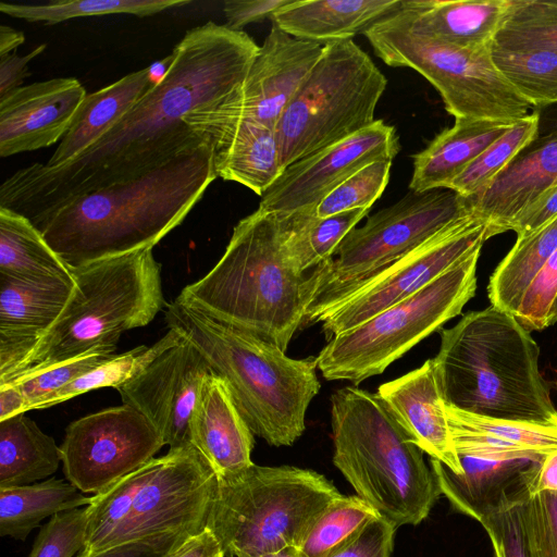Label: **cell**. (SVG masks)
<instances>
[{
  "label": "cell",
  "mask_w": 557,
  "mask_h": 557,
  "mask_svg": "<svg viewBox=\"0 0 557 557\" xmlns=\"http://www.w3.org/2000/svg\"><path fill=\"white\" fill-rule=\"evenodd\" d=\"M259 46L244 30L207 22L172 51L165 76L92 147L57 168L33 163L0 187V207L35 223L61 202L152 168L203 135L184 122L230 95L245 78Z\"/></svg>",
  "instance_id": "6da1fadb"
},
{
  "label": "cell",
  "mask_w": 557,
  "mask_h": 557,
  "mask_svg": "<svg viewBox=\"0 0 557 557\" xmlns=\"http://www.w3.org/2000/svg\"><path fill=\"white\" fill-rule=\"evenodd\" d=\"M215 178L212 147L203 135L152 168L66 199L33 224L74 270L152 248L184 221Z\"/></svg>",
  "instance_id": "7a4b0ae2"
},
{
  "label": "cell",
  "mask_w": 557,
  "mask_h": 557,
  "mask_svg": "<svg viewBox=\"0 0 557 557\" xmlns=\"http://www.w3.org/2000/svg\"><path fill=\"white\" fill-rule=\"evenodd\" d=\"M440 335L432 360L446 405L494 419L557 421L540 347L512 314L491 305L467 312Z\"/></svg>",
  "instance_id": "3957f363"
},
{
  "label": "cell",
  "mask_w": 557,
  "mask_h": 557,
  "mask_svg": "<svg viewBox=\"0 0 557 557\" xmlns=\"http://www.w3.org/2000/svg\"><path fill=\"white\" fill-rule=\"evenodd\" d=\"M286 237L285 215L258 208L235 225L215 265L177 297L286 351L309 305L308 272Z\"/></svg>",
  "instance_id": "277c9868"
},
{
  "label": "cell",
  "mask_w": 557,
  "mask_h": 557,
  "mask_svg": "<svg viewBox=\"0 0 557 557\" xmlns=\"http://www.w3.org/2000/svg\"><path fill=\"white\" fill-rule=\"evenodd\" d=\"M165 323L223 379L255 435L276 447L302 435L307 409L320 391L317 357L289 358L276 345L178 297L166 306Z\"/></svg>",
  "instance_id": "5b68a950"
},
{
  "label": "cell",
  "mask_w": 557,
  "mask_h": 557,
  "mask_svg": "<svg viewBox=\"0 0 557 557\" xmlns=\"http://www.w3.org/2000/svg\"><path fill=\"white\" fill-rule=\"evenodd\" d=\"M333 462L380 517L416 525L442 495L422 449L377 393L346 386L331 396Z\"/></svg>",
  "instance_id": "8992f818"
},
{
  "label": "cell",
  "mask_w": 557,
  "mask_h": 557,
  "mask_svg": "<svg viewBox=\"0 0 557 557\" xmlns=\"http://www.w3.org/2000/svg\"><path fill=\"white\" fill-rule=\"evenodd\" d=\"M216 474L193 445L171 448L92 495L86 506L85 554L162 533L207 528Z\"/></svg>",
  "instance_id": "52a82bcc"
},
{
  "label": "cell",
  "mask_w": 557,
  "mask_h": 557,
  "mask_svg": "<svg viewBox=\"0 0 557 557\" xmlns=\"http://www.w3.org/2000/svg\"><path fill=\"white\" fill-rule=\"evenodd\" d=\"M72 271L75 285L61 315L16 370L0 382L96 347H116L122 333L149 324L164 305L161 268L152 248Z\"/></svg>",
  "instance_id": "ba28073f"
},
{
  "label": "cell",
  "mask_w": 557,
  "mask_h": 557,
  "mask_svg": "<svg viewBox=\"0 0 557 557\" xmlns=\"http://www.w3.org/2000/svg\"><path fill=\"white\" fill-rule=\"evenodd\" d=\"M339 495L317 471L252 463L216 478L207 528L225 557H261L298 548L318 516Z\"/></svg>",
  "instance_id": "9c48e42d"
},
{
  "label": "cell",
  "mask_w": 557,
  "mask_h": 557,
  "mask_svg": "<svg viewBox=\"0 0 557 557\" xmlns=\"http://www.w3.org/2000/svg\"><path fill=\"white\" fill-rule=\"evenodd\" d=\"M473 213L467 198L449 188L409 191L352 228L334 255L308 272L306 324L322 322L363 283L455 221Z\"/></svg>",
  "instance_id": "30bf717a"
},
{
  "label": "cell",
  "mask_w": 557,
  "mask_h": 557,
  "mask_svg": "<svg viewBox=\"0 0 557 557\" xmlns=\"http://www.w3.org/2000/svg\"><path fill=\"white\" fill-rule=\"evenodd\" d=\"M386 86L352 39L326 42L275 127L283 170L370 126Z\"/></svg>",
  "instance_id": "8fae6325"
},
{
  "label": "cell",
  "mask_w": 557,
  "mask_h": 557,
  "mask_svg": "<svg viewBox=\"0 0 557 557\" xmlns=\"http://www.w3.org/2000/svg\"><path fill=\"white\" fill-rule=\"evenodd\" d=\"M363 35L385 64L412 69L428 79L455 120L518 122L533 112L495 65L493 45L447 44L416 30L398 11Z\"/></svg>",
  "instance_id": "7c38bea8"
},
{
  "label": "cell",
  "mask_w": 557,
  "mask_h": 557,
  "mask_svg": "<svg viewBox=\"0 0 557 557\" xmlns=\"http://www.w3.org/2000/svg\"><path fill=\"white\" fill-rule=\"evenodd\" d=\"M478 249L412 296L367 322L333 336L317 357L327 381L355 385L381 374L453 318L475 295Z\"/></svg>",
  "instance_id": "4fadbf2b"
},
{
  "label": "cell",
  "mask_w": 557,
  "mask_h": 557,
  "mask_svg": "<svg viewBox=\"0 0 557 557\" xmlns=\"http://www.w3.org/2000/svg\"><path fill=\"white\" fill-rule=\"evenodd\" d=\"M164 445L138 410L110 407L67 425L60 446L63 473L81 492L96 495L153 459Z\"/></svg>",
  "instance_id": "5bb4252c"
},
{
  "label": "cell",
  "mask_w": 557,
  "mask_h": 557,
  "mask_svg": "<svg viewBox=\"0 0 557 557\" xmlns=\"http://www.w3.org/2000/svg\"><path fill=\"white\" fill-rule=\"evenodd\" d=\"M488 238L487 225L474 212L455 221L363 283L325 315L322 331L332 338L367 322L481 249Z\"/></svg>",
  "instance_id": "9a60e30c"
},
{
  "label": "cell",
  "mask_w": 557,
  "mask_h": 557,
  "mask_svg": "<svg viewBox=\"0 0 557 557\" xmlns=\"http://www.w3.org/2000/svg\"><path fill=\"white\" fill-rule=\"evenodd\" d=\"M324 45L296 38L272 24L244 81L220 102L185 115L184 122L191 126L247 120L275 129L287 104L320 59Z\"/></svg>",
  "instance_id": "2e32d148"
},
{
  "label": "cell",
  "mask_w": 557,
  "mask_h": 557,
  "mask_svg": "<svg viewBox=\"0 0 557 557\" xmlns=\"http://www.w3.org/2000/svg\"><path fill=\"white\" fill-rule=\"evenodd\" d=\"M400 150L393 125L375 120L357 134L285 168L263 194L259 208L283 214L315 212L317 206L349 176Z\"/></svg>",
  "instance_id": "e0dca14e"
},
{
  "label": "cell",
  "mask_w": 557,
  "mask_h": 557,
  "mask_svg": "<svg viewBox=\"0 0 557 557\" xmlns=\"http://www.w3.org/2000/svg\"><path fill=\"white\" fill-rule=\"evenodd\" d=\"M212 372L205 356L182 336L116 391L124 405L149 420L170 449L181 448L191 445V419Z\"/></svg>",
  "instance_id": "ac0fdd59"
},
{
  "label": "cell",
  "mask_w": 557,
  "mask_h": 557,
  "mask_svg": "<svg viewBox=\"0 0 557 557\" xmlns=\"http://www.w3.org/2000/svg\"><path fill=\"white\" fill-rule=\"evenodd\" d=\"M86 96L76 78L58 77L20 87L0 99V157L62 139Z\"/></svg>",
  "instance_id": "d6986e66"
},
{
  "label": "cell",
  "mask_w": 557,
  "mask_h": 557,
  "mask_svg": "<svg viewBox=\"0 0 557 557\" xmlns=\"http://www.w3.org/2000/svg\"><path fill=\"white\" fill-rule=\"evenodd\" d=\"M75 282L0 274V381L10 376L65 308Z\"/></svg>",
  "instance_id": "ffe728a7"
},
{
  "label": "cell",
  "mask_w": 557,
  "mask_h": 557,
  "mask_svg": "<svg viewBox=\"0 0 557 557\" xmlns=\"http://www.w3.org/2000/svg\"><path fill=\"white\" fill-rule=\"evenodd\" d=\"M377 394L423 453L462 473L432 359L380 385Z\"/></svg>",
  "instance_id": "44dd1931"
},
{
  "label": "cell",
  "mask_w": 557,
  "mask_h": 557,
  "mask_svg": "<svg viewBox=\"0 0 557 557\" xmlns=\"http://www.w3.org/2000/svg\"><path fill=\"white\" fill-rule=\"evenodd\" d=\"M557 185V132L541 134L478 196L468 199L488 237L509 231L515 218Z\"/></svg>",
  "instance_id": "7402d4cb"
},
{
  "label": "cell",
  "mask_w": 557,
  "mask_h": 557,
  "mask_svg": "<svg viewBox=\"0 0 557 557\" xmlns=\"http://www.w3.org/2000/svg\"><path fill=\"white\" fill-rule=\"evenodd\" d=\"M189 127L210 141L216 177L239 183L262 197L283 172L273 128L247 120L203 122Z\"/></svg>",
  "instance_id": "603a6c76"
},
{
  "label": "cell",
  "mask_w": 557,
  "mask_h": 557,
  "mask_svg": "<svg viewBox=\"0 0 557 557\" xmlns=\"http://www.w3.org/2000/svg\"><path fill=\"white\" fill-rule=\"evenodd\" d=\"M253 435L226 383L212 372L202 385L191 419V445L208 460L216 478H223L253 463Z\"/></svg>",
  "instance_id": "cb8c5ba5"
},
{
  "label": "cell",
  "mask_w": 557,
  "mask_h": 557,
  "mask_svg": "<svg viewBox=\"0 0 557 557\" xmlns=\"http://www.w3.org/2000/svg\"><path fill=\"white\" fill-rule=\"evenodd\" d=\"M445 409L458 457L540 460L557 450V421L535 423L494 419L446 404Z\"/></svg>",
  "instance_id": "d4e9b609"
},
{
  "label": "cell",
  "mask_w": 557,
  "mask_h": 557,
  "mask_svg": "<svg viewBox=\"0 0 557 557\" xmlns=\"http://www.w3.org/2000/svg\"><path fill=\"white\" fill-rule=\"evenodd\" d=\"M512 0H403L398 14L416 30L463 48L492 46Z\"/></svg>",
  "instance_id": "484cf974"
},
{
  "label": "cell",
  "mask_w": 557,
  "mask_h": 557,
  "mask_svg": "<svg viewBox=\"0 0 557 557\" xmlns=\"http://www.w3.org/2000/svg\"><path fill=\"white\" fill-rule=\"evenodd\" d=\"M403 0H290L272 24L304 40L321 44L352 39L399 10Z\"/></svg>",
  "instance_id": "4316f807"
},
{
  "label": "cell",
  "mask_w": 557,
  "mask_h": 557,
  "mask_svg": "<svg viewBox=\"0 0 557 557\" xmlns=\"http://www.w3.org/2000/svg\"><path fill=\"white\" fill-rule=\"evenodd\" d=\"M516 122L455 120L451 127L437 134L413 159L409 189L421 194L448 188L488 146Z\"/></svg>",
  "instance_id": "83f0119b"
},
{
  "label": "cell",
  "mask_w": 557,
  "mask_h": 557,
  "mask_svg": "<svg viewBox=\"0 0 557 557\" xmlns=\"http://www.w3.org/2000/svg\"><path fill=\"white\" fill-rule=\"evenodd\" d=\"M149 67L87 94L47 166L71 162L108 134L151 88Z\"/></svg>",
  "instance_id": "f1b7e54d"
},
{
  "label": "cell",
  "mask_w": 557,
  "mask_h": 557,
  "mask_svg": "<svg viewBox=\"0 0 557 557\" xmlns=\"http://www.w3.org/2000/svg\"><path fill=\"white\" fill-rule=\"evenodd\" d=\"M459 460L462 467L459 475L438 460L430 458V465L442 495L456 510L475 520L515 492L521 473L541 459L459 456Z\"/></svg>",
  "instance_id": "f546056e"
},
{
  "label": "cell",
  "mask_w": 557,
  "mask_h": 557,
  "mask_svg": "<svg viewBox=\"0 0 557 557\" xmlns=\"http://www.w3.org/2000/svg\"><path fill=\"white\" fill-rule=\"evenodd\" d=\"M25 413L0 420V487L36 483L62 463L54 438Z\"/></svg>",
  "instance_id": "4dcf8cb0"
},
{
  "label": "cell",
  "mask_w": 557,
  "mask_h": 557,
  "mask_svg": "<svg viewBox=\"0 0 557 557\" xmlns=\"http://www.w3.org/2000/svg\"><path fill=\"white\" fill-rule=\"evenodd\" d=\"M91 499L69 481L55 478L0 487V535L25 541L44 519L86 507Z\"/></svg>",
  "instance_id": "1f68e13d"
},
{
  "label": "cell",
  "mask_w": 557,
  "mask_h": 557,
  "mask_svg": "<svg viewBox=\"0 0 557 557\" xmlns=\"http://www.w3.org/2000/svg\"><path fill=\"white\" fill-rule=\"evenodd\" d=\"M0 274L21 278L74 280L41 232L25 216L0 207Z\"/></svg>",
  "instance_id": "d6a6232c"
},
{
  "label": "cell",
  "mask_w": 557,
  "mask_h": 557,
  "mask_svg": "<svg viewBox=\"0 0 557 557\" xmlns=\"http://www.w3.org/2000/svg\"><path fill=\"white\" fill-rule=\"evenodd\" d=\"M556 250L557 219L527 237L517 238L490 277L491 305L512 314L532 278Z\"/></svg>",
  "instance_id": "836d02e7"
},
{
  "label": "cell",
  "mask_w": 557,
  "mask_h": 557,
  "mask_svg": "<svg viewBox=\"0 0 557 557\" xmlns=\"http://www.w3.org/2000/svg\"><path fill=\"white\" fill-rule=\"evenodd\" d=\"M370 209H356L320 218L315 212L284 214L286 246L302 272L330 259L346 235L368 215Z\"/></svg>",
  "instance_id": "e575fe53"
},
{
  "label": "cell",
  "mask_w": 557,
  "mask_h": 557,
  "mask_svg": "<svg viewBox=\"0 0 557 557\" xmlns=\"http://www.w3.org/2000/svg\"><path fill=\"white\" fill-rule=\"evenodd\" d=\"M376 517L377 512L359 496L341 494L318 516L297 549L301 557H333Z\"/></svg>",
  "instance_id": "d590c367"
},
{
  "label": "cell",
  "mask_w": 557,
  "mask_h": 557,
  "mask_svg": "<svg viewBox=\"0 0 557 557\" xmlns=\"http://www.w3.org/2000/svg\"><path fill=\"white\" fill-rule=\"evenodd\" d=\"M495 65L533 109L557 106V52L548 49L507 50L493 45Z\"/></svg>",
  "instance_id": "8d00e7d4"
},
{
  "label": "cell",
  "mask_w": 557,
  "mask_h": 557,
  "mask_svg": "<svg viewBox=\"0 0 557 557\" xmlns=\"http://www.w3.org/2000/svg\"><path fill=\"white\" fill-rule=\"evenodd\" d=\"M190 2V0H57L45 4L1 2L0 11L18 20L54 25L75 17L108 14H132L145 17Z\"/></svg>",
  "instance_id": "74e56055"
},
{
  "label": "cell",
  "mask_w": 557,
  "mask_h": 557,
  "mask_svg": "<svg viewBox=\"0 0 557 557\" xmlns=\"http://www.w3.org/2000/svg\"><path fill=\"white\" fill-rule=\"evenodd\" d=\"M540 122L539 110L516 122L461 172L448 188L467 199L481 194L524 148L537 138Z\"/></svg>",
  "instance_id": "f35d334b"
},
{
  "label": "cell",
  "mask_w": 557,
  "mask_h": 557,
  "mask_svg": "<svg viewBox=\"0 0 557 557\" xmlns=\"http://www.w3.org/2000/svg\"><path fill=\"white\" fill-rule=\"evenodd\" d=\"M181 338L182 336L178 333L169 329L168 333L151 346L141 345L123 354H114L108 360L54 393L42 404L41 408L58 405L101 387H114L116 389L136 376L161 352L177 344Z\"/></svg>",
  "instance_id": "ab89813d"
},
{
  "label": "cell",
  "mask_w": 557,
  "mask_h": 557,
  "mask_svg": "<svg viewBox=\"0 0 557 557\" xmlns=\"http://www.w3.org/2000/svg\"><path fill=\"white\" fill-rule=\"evenodd\" d=\"M493 45L507 50L557 52V0H512L509 15Z\"/></svg>",
  "instance_id": "60d3db41"
},
{
  "label": "cell",
  "mask_w": 557,
  "mask_h": 557,
  "mask_svg": "<svg viewBox=\"0 0 557 557\" xmlns=\"http://www.w3.org/2000/svg\"><path fill=\"white\" fill-rule=\"evenodd\" d=\"M115 346H100L45 369L23 372L0 382L15 387L23 396L25 411L40 409L42 404L75 379L115 354Z\"/></svg>",
  "instance_id": "b9f144b4"
},
{
  "label": "cell",
  "mask_w": 557,
  "mask_h": 557,
  "mask_svg": "<svg viewBox=\"0 0 557 557\" xmlns=\"http://www.w3.org/2000/svg\"><path fill=\"white\" fill-rule=\"evenodd\" d=\"M392 161L380 159L357 171L317 206L315 214L325 218L356 209H371L388 184Z\"/></svg>",
  "instance_id": "7bdbcfd3"
},
{
  "label": "cell",
  "mask_w": 557,
  "mask_h": 557,
  "mask_svg": "<svg viewBox=\"0 0 557 557\" xmlns=\"http://www.w3.org/2000/svg\"><path fill=\"white\" fill-rule=\"evenodd\" d=\"M490 536L495 557H531L517 491L476 519Z\"/></svg>",
  "instance_id": "ee69618b"
},
{
  "label": "cell",
  "mask_w": 557,
  "mask_h": 557,
  "mask_svg": "<svg viewBox=\"0 0 557 557\" xmlns=\"http://www.w3.org/2000/svg\"><path fill=\"white\" fill-rule=\"evenodd\" d=\"M86 507L54 515L40 528L28 557H73L85 547Z\"/></svg>",
  "instance_id": "f6af8a7d"
},
{
  "label": "cell",
  "mask_w": 557,
  "mask_h": 557,
  "mask_svg": "<svg viewBox=\"0 0 557 557\" xmlns=\"http://www.w3.org/2000/svg\"><path fill=\"white\" fill-rule=\"evenodd\" d=\"M519 496L531 557H557V495Z\"/></svg>",
  "instance_id": "bcb514c9"
},
{
  "label": "cell",
  "mask_w": 557,
  "mask_h": 557,
  "mask_svg": "<svg viewBox=\"0 0 557 557\" xmlns=\"http://www.w3.org/2000/svg\"><path fill=\"white\" fill-rule=\"evenodd\" d=\"M557 297V250L532 278L512 315L528 331L548 327V314Z\"/></svg>",
  "instance_id": "7dc6e473"
},
{
  "label": "cell",
  "mask_w": 557,
  "mask_h": 557,
  "mask_svg": "<svg viewBox=\"0 0 557 557\" xmlns=\"http://www.w3.org/2000/svg\"><path fill=\"white\" fill-rule=\"evenodd\" d=\"M396 530L394 524L379 516L333 557H391Z\"/></svg>",
  "instance_id": "c3c4849f"
},
{
  "label": "cell",
  "mask_w": 557,
  "mask_h": 557,
  "mask_svg": "<svg viewBox=\"0 0 557 557\" xmlns=\"http://www.w3.org/2000/svg\"><path fill=\"white\" fill-rule=\"evenodd\" d=\"M191 535L184 533H162L124 543L104 550L76 557H165Z\"/></svg>",
  "instance_id": "681fc988"
},
{
  "label": "cell",
  "mask_w": 557,
  "mask_h": 557,
  "mask_svg": "<svg viewBox=\"0 0 557 557\" xmlns=\"http://www.w3.org/2000/svg\"><path fill=\"white\" fill-rule=\"evenodd\" d=\"M557 219V185L519 213L509 226L517 238L527 237Z\"/></svg>",
  "instance_id": "f907efd6"
},
{
  "label": "cell",
  "mask_w": 557,
  "mask_h": 557,
  "mask_svg": "<svg viewBox=\"0 0 557 557\" xmlns=\"http://www.w3.org/2000/svg\"><path fill=\"white\" fill-rule=\"evenodd\" d=\"M290 0H226L223 2V13L226 26L233 30L250 23L271 20L272 15Z\"/></svg>",
  "instance_id": "816d5d0a"
},
{
  "label": "cell",
  "mask_w": 557,
  "mask_h": 557,
  "mask_svg": "<svg viewBox=\"0 0 557 557\" xmlns=\"http://www.w3.org/2000/svg\"><path fill=\"white\" fill-rule=\"evenodd\" d=\"M518 492L523 496L557 495V450L545 455L521 473Z\"/></svg>",
  "instance_id": "f5cc1de1"
},
{
  "label": "cell",
  "mask_w": 557,
  "mask_h": 557,
  "mask_svg": "<svg viewBox=\"0 0 557 557\" xmlns=\"http://www.w3.org/2000/svg\"><path fill=\"white\" fill-rule=\"evenodd\" d=\"M45 49L44 44L23 57L15 53L0 57V99L21 87L23 81L29 75L28 63Z\"/></svg>",
  "instance_id": "db71d44e"
},
{
  "label": "cell",
  "mask_w": 557,
  "mask_h": 557,
  "mask_svg": "<svg viewBox=\"0 0 557 557\" xmlns=\"http://www.w3.org/2000/svg\"><path fill=\"white\" fill-rule=\"evenodd\" d=\"M165 557H225V553L212 531L206 528L186 539Z\"/></svg>",
  "instance_id": "11a10c76"
},
{
  "label": "cell",
  "mask_w": 557,
  "mask_h": 557,
  "mask_svg": "<svg viewBox=\"0 0 557 557\" xmlns=\"http://www.w3.org/2000/svg\"><path fill=\"white\" fill-rule=\"evenodd\" d=\"M25 41L24 33L7 25H0V57L10 54Z\"/></svg>",
  "instance_id": "9f6ffc18"
},
{
  "label": "cell",
  "mask_w": 557,
  "mask_h": 557,
  "mask_svg": "<svg viewBox=\"0 0 557 557\" xmlns=\"http://www.w3.org/2000/svg\"><path fill=\"white\" fill-rule=\"evenodd\" d=\"M172 62H173V54L171 53L170 55L165 57L164 59L156 61L148 66L150 79L153 85L158 84L165 76Z\"/></svg>",
  "instance_id": "6f0895ef"
},
{
  "label": "cell",
  "mask_w": 557,
  "mask_h": 557,
  "mask_svg": "<svg viewBox=\"0 0 557 557\" xmlns=\"http://www.w3.org/2000/svg\"><path fill=\"white\" fill-rule=\"evenodd\" d=\"M555 107V109L549 110V113L544 119H541L540 125H544L540 127L542 134L557 132V106Z\"/></svg>",
  "instance_id": "680465c9"
},
{
  "label": "cell",
  "mask_w": 557,
  "mask_h": 557,
  "mask_svg": "<svg viewBox=\"0 0 557 557\" xmlns=\"http://www.w3.org/2000/svg\"><path fill=\"white\" fill-rule=\"evenodd\" d=\"M261 557H301L297 547H286L278 552L270 553Z\"/></svg>",
  "instance_id": "91938a15"
},
{
  "label": "cell",
  "mask_w": 557,
  "mask_h": 557,
  "mask_svg": "<svg viewBox=\"0 0 557 557\" xmlns=\"http://www.w3.org/2000/svg\"><path fill=\"white\" fill-rule=\"evenodd\" d=\"M556 322H557V297H556L554 305L550 309V312L548 314L547 324H548V326H550V325L555 324Z\"/></svg>",
  "instance_id": "94428289"
},
{
  "label": "cell",
  "mask_w": 557,
  "mask_h": 557,
  "mask_svg": "<svg viewBox=\"0 0 557 557\" xmlns=\"http://www.w3.org/2000/svg\"><path fill=\"white\" fill-rule=\"evenodd\" d=\"M555 385H556V389H557V380H556V382H555Z\"/></svg>",
  "instance_id": "6125c7cd"
}]
</instances>
